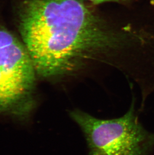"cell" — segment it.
<instances>
[{"label":"cell","mask_w":154,"mask_h":155,"mask_svg":"<svg viewBox=\"0 0 154 155\" xmlns=\"http://www.w3.org/2000/svg\"><path fill=\"white\" fill-rule=\"evenodd\" d=\"M20 28L36 73L45 78L70 74L117 43L78 0H25Z\"/></svg>","instance_id":"obj_1"},{"label":"cell","mask_w":154,"mask_h":155,"mask_svg":"<svg viewBox=\"0 0 154 155\" xmlns=\"http://www.w3.org/2000/svg\"><path fill=\"white\" fill-rule=\"evenodd\" d=\"M88 1L92 2L94 4H100V3H104L106 2L115 1H119V0H88Z\"/></svg>","instance_id":"obj_4"},{"label":"cell","mask_w":154,"mask_h":155,"mask_svg":"<svg viewBox=\"0 0 154 155\" xmlns=\"http://www.w3.org/2000/svg\"><path fill=\"white\" fill-rule=\"evenodd\" d=\"M36 74L26 46L11 33L0 30V111L14 107L29 94Z\"/></svg>","instance_id":"obj_3"},{"label":"cell","mask_w":154,"mask_h":155,"mask_svg":"<svg viewBox=\"0 0 154 155\" xmlns=\"http://www.w3.org/2000/svg\"><path fill=\"white\" fill-rule=\"evenodd\" d=\"M135 100L120 117L99 119L80 109L69 116L83 132L88 155H150L154 149V133L140 121Z\"/></svg>","instance_id":"obj_2"}]
</instances>
